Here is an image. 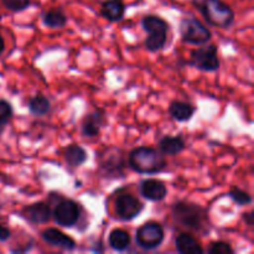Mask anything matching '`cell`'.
Returning <instances> with one entry per match:
<instances>
[{
	"instance_id": "cell-12",
	"label": "cell",
	"mask_w": 254,
	"mask_h": 254,
	"mask_svg": "<svg viewBox=\"0 0 254 254\" xmlns=\"http://www.w3.org/2000/svg\"><path fill=\"white\" fill-rule=\"evenodd\" d=\"M42 240L49 245L55 246V247L62 248V250L72 251L76 247V242L71 237L62 233L61 231L56 228H47L46 231L42 232Z\"/></svg>"
},
{
	"instance_id": "cell-26",
	"label": "cell",
	"mask_w": 254,
	"mask_h": 254,
	"mask_svg": "<svg viewBox=\"0 0 254 254\" xmlns=\"http://www.w3.org/2000/svg\"><path fill=\"white\" fill-rule=\"evenodd\" d=\"M10 238V231L0 223V242H5Z\"/></svg>"
},
{
	"instance_id": "cell-25",
	"label": "cell",
	"mask_w": 254,
	"mask_h": 254,
	"mask_svg": "<svg viewBox=\"0 0 254 254\" xmlns=\"http://www.w3.org/2000/svg\"><path fill=\"white\" fill-rule=\"evenodd\" d=\"M2 4L10 11H22L30 5V0H2Z\"/></svg>"
},
{
	"instance_id": "cell-11",
	"label": "cell",
	"mask_w": 254,
	"mask_h": 254,
	"mask_svg": "<svg viewBox=\"0 0 254 254\" xmlns=\"http://www.w3.org/2000/svg\"><path fill=\"white\" fill-rule=\"evenodd\" d=\"M140 193L146 200L158 202V201H163L166 197L168 189L163 181L148 179V180H143L140 183Z\"/></svg>"
},
{
	"instance_id": "cell-14",
	"label": "cell",
	"mask_w": 254,
	"mask_h": 254,
	"mask_svg": "<svg viewBox=\"0 0 254 254\" xmlns=\"http://www.w3.org/2000/svg\"><path fill=\"white\" fill-rule=\"evenodd\" d=\"M124 11H126V5L122 0H106L102 4V16L112 22H117L123 19Z\"/></svg>"
},
{
	"instance_id": "cell-13",
	"label": "cell",
	"mask_w": 254,
	"mask_h": 254,
	"mask_svg": "<svg viewBox=\"0 0 254 254\" xmlns=\"http://www.w3.org/2000/svg\"><path fill=\"white\" fill-rule=\"evenodd\" d=\"M104 116L101 112H93V113L87 114L82 122V134L84 136H97L101 131L102 127L104 126Z\"/></svg>"
},
{
	"instance_id": "cell-1",
	"label": "cell",
	"mask_w": 254,
	"mask_h": 254,
	"mask_svg": "<svg viewBox=\"0 0 254 254\" xmlns=\"http://www.w3.org/2000/svg\"><path fill=\"white\" fill-rule=\"evenodd\" d=\"M192 4L212 26L228 29L235 21L232 7L222 0H192Z\"/></svg>"
},
{
	"instance_id": "cell-7",
	"label": "cell",
	"mask_w": 254,
	"mask_h": 254,
	"mask_svg": "<svg viewBox=\"0 0 254 254\" xmlns=\"http://www.w3.org/2000/svg\"><path fill=\"white\" fill-rule=\"evenodd\" d=\"M191 64L200 71L215 72L220 68V59L216 45L200 47L191 52Z\"/></svg>"
},
{
	"instance_id": "cell-19",
	"label": "cell",
	"mask_w": 254,
	"mask_h": 254,
	"mask_svg": "<svg viewBox=\"0 0 254 254\" xmlns=\"http://www.w3.org/2000/svg\"><path fill=\"white\" fill-rule=\"evenodd\" d=\"M109 246L113 248L117 252H124L129 248L130 246V236L128 235V232L123 230H113L109 233L108 237Z\"/></svg>"
},
{
	"instance_id": "cell-4",
	"label": "cell",
	"mask_w": 254,
	"mask_h": 254,
	"mask_svg": "<svg viewBox=\"0 0 254 254\" xmlns=\"http://www.w3.org/2000/svg\"><path fill=\"white\" fill-rule=\"evenodd\" d=\"M141 26L149 35L144 42L146 50L150 52L163 50L168 40V22L155 15H148L141 20Z\"/></svg>"
},
{
	"instance_id": "cell-5",
	"label": "cell",
	"mask_w": 254,
	"mask_h": 254,
	"mask_svg": "<svg viewBox=\"0 0 254 254\" xmlns=\"http://www.w3.org/2000/svg\"><path fill=\"white\" fill-rule=\"evenodd\" d=\"M181 40L189 45H205L211 40V31L196 17H185L180 22Z\"/></svg>"
},
{
	"instance_id": "cell-18",
	"label": "cell",
	"mask_w": 254,
	"mask_h": 254,
	"mask_svg": "<svg viewBox=\"0 0 254 254\" xmlns=\"http://www.w3.org/2000/svg\"><path fill=\"white\" fill-rule=\"evenodd\" d=\"M64 160L69 166L78 168L87 160V153L82 146L77 144H71L64 150Z\"/></svg>"
},
{
	"instance_id": "cell-17",
	"label": "cell",
	"mask_w": 254,
	"mask_h": 254,
	"mask_svg": "<svg viewBox=\"0 0 254 254\" xmlns=\"http://www.w3.org/2000/svg\"><path fill=\"white\" fill-rule=\"evenodd\" d=\"M170 116L178 122H188L192 118L195 113V108L191 104L185 103V102L175 101L169 107Z\"/></svg>"
},
{
	"instance_id": "cell-23",
	"label": "cell",
	"mask_w": 254,
	"mask_h": 254,
	"mask_svg": "<svg viewBox=\"0 0 254 254\" xmlns=\"http://www.w3.org/2000/svg\"><path fill=\"white\" fill-rule=\"evenodd\" d=\"M12 116V107L9 102L0 99V127H4Z\"/></svg>"
},
{
	"instance_id": "cell-28",
	"label": "cell",
	"mask_w": 254,
	"mask_h": 254,
	"mask_svg": "<svg viewBox=\"0 0 254 254\" xmlns=\"http://www.w3.org/2000/svg\"><path fill=\"white\" fill-rule=\"evenodd\" d=\"M4 49H5V42H4V39H2V36L0 35V54L4 51Z\"/></svg>"
},
{
	"instance_id": "cell-16",
	"label": "cell",
	"mask_w": 254,
	"mask_h": 254,
	"mask_svg": "<svg viewBox=\"0 0 254 254\" xmlns=\"http://www.w3.org/2000/svg\"><path fill=\"white\" fill-rule=\"evenodd\" d=\"M159 148L165 155H178L185 150V141L180 136H164L159 141Z\"/></svg>"
},
{
	"instance_id": "cell-10",
	"label": "cell",
	"mask_w": 254,
	"mask_h": 254,
	"mask_svg": "<svg viewBox=\"0 0 254 254\" xmlns=\"http://www.w3.org/2000/svg\"><path fill=\"white\" fill-rule=\"evenodd\" d=\"M21 216L34 225H44L50 221L51 210L47 203L37 202L22 208Z\"/></svg>"
},
{
	"instance_id": "cell-21",
	"label": "cell",
	"mask_w": 254,
	"mask_h": 254,
	"mask_svg": "<svg viewBox=\"0 0 254 254\" xmlns=\"http://www.w3.org/2000/svg\"><path fill=\"white\" fill-rule=\"evenodd\" d=\"M50 108H51L50 101L42 94L35 96L29 102V111L35 117H44L45 114L49 113Z\"/></svg>"
},
{
	"instance_id": "cell-8",
	"label": "cell",
	"mask_w": 254,
	"mask_h": 254,
	"mask_svg": "<svg viewBox=\"0 0 254 254\" xmlns=\"http://www.w3.org/2000/svg\"><path fill=\"white\" fill-rule=\"evenodd\" d=\"M81 210L79 206L72 200H62L54 210V220L61 227H73L79 220Z\"/></svg>"
},
{
	"instance_id": "cell-22",
	"label": "cell",
	"mask_w": 254,
	"mask_h": 254,
	"mask_svg": "<svg viewBox=\"0 0 254 254\" xmlns=\"http://www.w3.org/2000/svg\"><path fill=\"white\" fill-rule=\"evenodd\" d=\"M228 196L231 197V200L235 201L238 206H246L250 205L252 202V197L250 196V193H247L246 191L241 190L238 188H232L230 190Z\"/></svg>"
},
{
	"instance_id": "cell-6",
	"label": "cell",
	"mask_w": 254,
	"mask_h": 254,
	"mask_svg": "<svg viewBox=\"0 0 254 254\" xmlns=\"http://www.w3.org/2000/svg\"><path fill=\"white\" fill-rule=\"evenodd\" d=\"M164 238V228L156 222H148L138 228L135 242L143 250L150 251L158 248L163 243Z\"/></svg>"
},
{
	"instance_id": "cell-15",
	"label": "cell",
	"mask_w": 254,
	"mask_h": 254,
	"mask_svg": "<svg viewBox=\"0 0 254 254\" xmlns=\"http://www.w3.org/2000/svg\"><path fill=\"white\" fill-rule=\"evenodd\" d=\"M176 248L183 254H202L205 251L197 243V241L192 236L188 233H181L176 237Z\"/></svg>"
},
{
	"instance_id": "cell-27",
	"label": "cell",
	"mask_w": 254,
	"mask_h": 254,
	"mask_svg": "<svg viewBox=\"0 0 254 254\" xmlns=\"http://www.w3.org/2000/svg\"><path fill=\"white\" fill-rule=\"evenodd\" d=\"M243 218H245L246 222H247L248 226H252V225H253V213H252V212L245 213V216H243Z\"/></svg>"
},
{
	"instance_id": "cell-20",
	"label": "cell",
	"mask_w": 254,
	"mask_h": 254,
	"mask_svg": "<svg viewBox=\"0 0 254 254\" xmlns=\"http://www.w3.org/2000/svg\"><path fill=\"white\" fill-rule=\"evenodd\" d=\"M42 22L51 29H61L66 25L67 17L62 10L54 9L42 14Z\"/></svg>"
},
{
	"instance_id": "cell-9",
	"label": "cell",
	"mask_w": 254,
	"mask_h": 254,
	"mask_svg": "<svg viewBox=\"0 0 254 254\" xmlns=\"http://www.w3.org/2000/svg\"><path fill=\"white\" fill-rule=\"evenodd\" d=\"M143 208V203L130 193H122L116 198V202H114L117 216L123 221L134 220L140 215Z\"/></svg>"
},
{
	"instance_id": "cell-2",
	"label": "cell",
	"mask_w": 254,
	"mask_h": 254,
	"mask_svg": "<svg viewBox=\"0 0 254 254\" xmlns=\"http://www.w3.org/2000/svg\"><path fill=\"white\" fill-rule=\"evenodd\" d=\"M129 164L134 171L145 175L161 173L166 168V160L163 154L148 146L133 149L129 154Z\"/></svg>"
},
{
	"instance_id": "cell-3",
	"label": "cell",
	"mask_w": 254,
	"mask_h": 254,
	"mask_svg": "<svg viewBox=\"0 0 254 254\" xmlns=\"http://www.w3.org/2000/svg\"><path fill=\"white\" fill-rule=\"evenodd\" d=\"M174 220L180 226L190 228L193 231H203L207 226V216L206 211L200 206L190 202L175 203L173 206Z\"/></svg>"
},
{
	"instance_id": "cell-24",
	"label": "cell",
	"mask_w": 254,
	"mask_h": 254,
	"mask_svg": "<svg viewBox=\"0 0 254 254\" xmlns=\"http://www.w3.org/2000/svg\"><path fill=\"white\" fill-rule=\"evenodd\" d=\"M207 252L210 254H233L235 251H233V248L228 243L218 241V242H213L210 246Z\"/></svg>"
}]
</instances>
